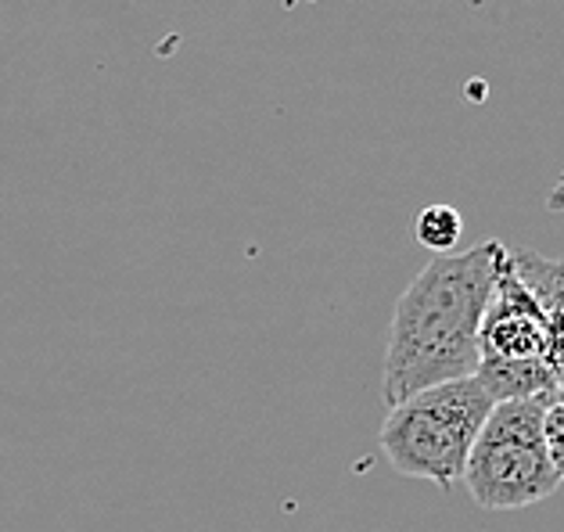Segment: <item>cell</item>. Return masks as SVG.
Returning a JSON list of instances; mask_svg holds the SVG:
<instances>
[{"label":"cell","mask_w":564,"mask_h":532,"mask_svg":"<svg viewBox=\"0 0 564 532\" xmlns=\"http://www.w3.org/2000/svg\"><path fill=\"white\" fill-rule=\"evenodd\" d=\"M503 241H481L467 252L435 256L399 295L381 395L395 406L424 389L478 374V327L486 313Z\"/></svg>","instance_id":"obj_1"},{"label":"cell","mask_w":564,"mask_h":532,"mask_svg":"<svg viewBox=\"0 0 564 532\" xmlns=\"http://www.w3.org/2000/svg\"><path fill=\"white\" fill-rule=\"evenodd\" d=\"M492 406L497 403L478 386V378L424 389L389 406V417H384L378 435L381 449L392 468L406 479L453 489L460 482L467 454H471Z\"/></svg>","instance_id":"obj_2"},{"label":"cell","mask_w":564,"mask_h":532,"mask_svg":"<svg viewBox=\"0 0 564 532\" xmlns=\"http://www.w3.org/2000/svg\"><path fill=\"white\" fill-rule=\"evenodd\" d=\"M546 313L535 292L521 281L511 249L503 245L497 278L478 327V386L492 403L507 400H550L546 371Z\"/></svg>","instance_id":"obj_3"},{"label":"cell","mask_w":564,"mask_h":532,"mask_svg":"<svg viewBox=\"0 0 564 532\" xmlns=\"http://www.w3.org/2000/svg\"><path fill=\"white\" fill-rule=\"evenodd\" d=\"M543 406L546 400H507L489 411L460 475L478 508H532L561 486L543 446Z\"/></svg>","instance_id":"obj_4"},{"label":"cell","mask_w":564,"mask_h":532,"mask_svg":"<svg viewBox=\"0 0 564 532\" xmlns=\"http://www.w3.org/2000/svg\"><path fill=\"white\" fill-rule=\"evenodd\" d=\"M521 281L535 292L546 313V371L554 389L550 400H564V259H543L535 252H511Z\"/></svg>","instance_id":"obj_5"},{"label":"cell","mask_w":564,"mask_h":532,"mask_svg":"<svg viewBox=\"0 0 564 532\" xmlns=\"http://www.w3.org/2000/svg\"><path fill=\"white\" fill-rule=\"evenodd\" d=\"M414 235L429 252L449 256L464 238V216L453 206H429V209H421Z\"/></svg>","instance_id":"obj_6"},{"label":"cell","mask_w":564,"mask_h":532,"mask_svg":"<svg viewBox=\"0 0 564 532\" xmlns=\"http://www.w3.org/2000/svg\"><path fill=\"white\" fill-rule=\"evenodd\" d=\"M540 428H543L546 457L554 464V475L564 482V400H546Z\"/></svg>","instance_id":"obj_7"}]
</instances>
